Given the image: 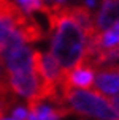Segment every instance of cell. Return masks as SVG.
I'll return each instance as SVG.
<instances>
[{
	"mask_svg": "<svg viewBox=\"0 0 119 120\" xmlns=\"http://www.w3.org/2000/svg\"><path fill=\"white\" fill-rule=\"evenodd\" d=\"M95 81V70L90 66L79 65L75 70L65 73V78L62 81L60 85H67V87H73V89H89L94 85Z\"/></svg>",
	"mask_w": 119,
	"mask_h": 120,
	"instance_id": "cell-7",
	"label": "cell"
},
{
	"mask_svg": "<svg viewBox=\"0 0 119 120\" xmlns=\"http://www.w3.org/2000/svg\"><path fill=\"white\" fill-rule=\"evenodd\" d=\"M0 60L3 62L5 70L8 74L14 73H24V71H32L33 70V49L24 44L21 48L14 49L8 54L2 55Z\"/></svg>",
	"mask_w": 119,
	"mask_h": 120,
	"instance_id": "cell-4",
	"label": "cell"
},
{
	"mask_svg": "<svg viewBox=\"0 0 119 120\" xmlns=\"http://www.w3.org/2000/svg\"><path fill=\"white\" fill-rule=\"evenodd\" d=\"M110 101H111V106H113V109L116 111V112H118V115H119V95L113 96Z\"/></svg>",
	"mask_w": 119,
	"mask_h": 120,
	"instance_id": "cell-11",
	"label": "cell"
},
{
	"mask_svg": "<svg viewBox=\"0 0 119 120\" xmlns=\"http://www.w3.org/2000/svg\"><path fill=\"white\" fill-rule=\"evenodd\" d=\"M2 120H14V119H2Z\"/></svg>",
	"mask_w": 119,
	"mask_h": 120,
	"instance_id": "cell-14",
	"label": "cell"
},
{
	"mask_svg": "<svg viewBox=\"0 0 119 120\" xmlns=\"http://www.w3.org/2000/svg\"><path fill=\"white\" fill-rule=\"evenodd\" d=\"M29 114H27V109L22 108V106H18V108L13 109V119L14 120H27Z\"/></svg>",
	"mask_w": 119,
	"mask_h": 120,
	"instance_id": "cell-10",
	"label": "cell"
},
{
	"mask_svg": "<svg viewBox=\"0 0 119 120\" xmlns=\"http://www.w3.org/2000/svg\"><path fill=\"white\" fill-rule=\"evenodd\" d=\"M27 120H38V117H37L33 112H29V117H27Z\"/></svg>",
	"mask_w": 119,
	"mask_h": 120,
	"instance_id": "cell-13",
	"label": "cell"
},
{
	"mask_svg": "<svg viewBox=\"0 0 119 120\" xmlns=\"http://www.w3.org/2000/svg\"><path fill=\"white\" fill-rule=\"evenodd\" d=\"M116 25H119V0H103L100 11L95 18L97 32H108Z\"/></svg>",
	"mask_w": 119,
	"mask_h": 120,
	"instance_id": "cell-6",
	"label": "cell"
},
{
	"mask_svg": "<svg viewBox=\"0 0 119 120\" xmlns=\"http://www.w3.org/2000/svg\"><path fill=\"white\" fill-rule=\"evenodd\" d=\"M60 93L64 104L71 109V112L94 117L97 120H118L119 117L110 100L100 96L97 92H87V90L60 85Z\"/></svg>",
	"mask_w": 119,
	"mask_h": 120,
	"instance_id": "cell-2",
	"label": "cell"
},
{
	"mask_svg": "<svg viewBox=\"0 0 119 120\" xmlns=\"http://www.w3.org/2000/svg\"><path fill=\"white\" fill-rule=\"evenodd\" d=\"M16 25H18V22L14 19H8L0 16V51L3 48L5 41L8 40V36L11 35V32L16 29Z\"/></svg>",
	"mask_w": 119,
	"mask_h": 120,
	"instance_id": "cell-8",
	"label": "cell"
},
{
	"mask_svg": "<svg viewBox=\"0 0 119 120\" xmlns=\"http://www.w3.org/2000/svg\"><path fill=\"white\" fill-rule=\"evenodd\" d=\"M87 48V33L68 14V5L53 11L51 54L62 70L71 71L84 60Z\"/></svg>",
	"mask_w": 119,
	"mask_h": 120,
	"instance_id": "cell-1",
	"label": "cell"
},
{
	"mask_svg": "<svg viewBox=\"0 0 119 120\" xmlns=\"http://www.w3.org/2000/svg\"><path fill=\"white\" fill-rule=\"evenodd\" d=\"M119 46V25L110 29L102 35V48L103 49H114Z\"/></svg>",
	"mask_w": 119,
	"mask_h": 120,
	"instance_id": "cell-9",
	"label": "cell"
},
{
	"mask_svg": "<svg viewBox=\"0 0 119 120\" xmlns=\"http://www.w3.org/2000/svg\"><path fill=\"white\" fill-rule=\"evenodd\" d=\"M86 6L90 10L92 6H95V0H86Z\"/></svg>",
	"mask_w": 119,
	"mask_h": 120,
	"instance_id": "cell-12",
	"label": "cell"
},
{
	"mask_svg": "<svg viewBox=\"0 0 119 120\" xmlns=\"http://www.w3.org/2000/svg\"><path fill=\"white\" fill-rule=\"evenodd\" d=\"M8 87L14 95L30 100L37 96L40 90V79L33 70L24 73H14V74H8Z\"/></svg>",
	"mask_w": 119,
	"mask_h": 120,
	"instance_id": "cell-3",
	"label": "cell"
},
{
	"mask_svg": "<svg viewBox=\"0 0 119 120\" xmlns=\"http://www.w3.org/2000/svg\"><path fill=\"white\" fill-rule=\"evenodd\" d=\"M94 89V92L102 93L105 96L119 95V65L102 68L95 74Z\"/></svg>",
	"mask_w": 119,
	"mask_h": 120,
	"instance_id": "cell-5",
	"label": "cell"
}]
</instances>
